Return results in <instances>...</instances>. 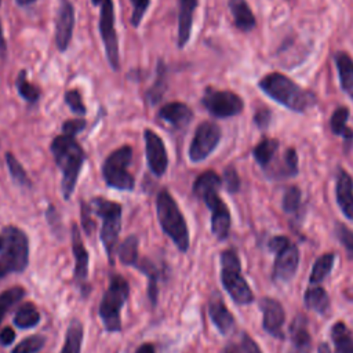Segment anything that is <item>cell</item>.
<instances>
[{
	"label": "cell",
	"instance_id": "f5cc1de1",
	"mask_svg": "<svg viewBox=\"0 0 353 353\" xmlns=\"http://www.w3.org/2000/svg\"><path fill=\"white\" fill-rule=\"evenodd\" d=\"M15 1L19 6H29V4H33L36 0H15Z\"/></svg>",
	"mask_w": 353,
	"mask_h": 353
},
{
	"label": "cell",
	"instance_id": "ee69618b",
	"mask_svg": "<svg viewBox=\"0 0 353 353\" xmlns=\"http://www.w3.org/2000/svg\"><path fill=\"white\" fill-rule=\"evenodd\" d=\"M80 208H81V225H83V230L90 236V234L92 233L94 228H95V223H94V221H92V218H91V212H92V211H91V207H90V204L81 201Z\"/></svg>",
	"mask_w": 353,
	"mask_h": 353
},
{
	"label": "cell",
	"instance_id": "ffe728a7",
	"mask_svg": "<svg viewBox=\"0 0 353 353\" xmlns=\"http://www.w3.org/2000/svg\"><path fill=\"white\" fill-rule=\"evenodd\" d=\"M197 7V0H179L178 14V47L182 48L190 39L193 12Z\"/></svg>",
	"mask_w": 353,
	"mask_h": 353
},
{
	"label": "cell",
	"instance_id": "83f0119b",
	"mask_svg": "<svg viewBox=\"0 0 353 353\" xmlns=\"http://www.w3.org/2000/svg\"><path fill=\"white\" fill-rule=\"evenodd\" d=\"M81 341H83V325L77 319H74L70 321L68 327L65 343L62 346L61 353H80Z\"/></svg>",
	"mask_w": 353,
	"mask_h": 353
},
{
	"label": "cell",
	"instance_id": "7c38bea8",
	"mask_svg": "<svg viewBox=\"0 0 353 353\" xmlns=\"http://www.w3.org/2000/svg\"><path fill=\"white\" fill-rule=\"evenodd\" d=\"M99 32L102 36V41L106 50V57L110 66L117 70L120 68L119 61V43L117 34L114 30V10L112 0L101 1V12H99Z\"/></svg>",
	"mask_w": 353,
	"mask_h": 353
},
{
	"label": "cell",
	"instance_id": "f6af8a7d",
	"mask_svg": "<svg viewBox=\"0 0 353 353\" xmlns=\"http://www.w3.org/2000/svg\"><path fill=\"white\" fill-rule=\"evenodd\" d=\"M85 127V120L83 119H73V120H68L63 123L62 130L65 135H70V137H76L80 131H83Z\"/></svg>",
	"mask_w": 353,
	"mask_h": 353
},
{
	"label": "cell",
	"instance_id": "8992f818",
	"mask_svg": "<svg viewBox=\"0 0 353 353\" xmlns=\"http://www.w3.org/2000/svg\"><path fill=\"white\" fill-rule=\"evenodd\" d=\"M90 207L91 211L102 219L101 240L108 254L109 262L113 263L119 233L121 229V205L103 197H94Z\"/></svg>",
	"mask_w": 353,
	"mask_h": 353
},
{
	"label": "cell",
	"instance_id": "44dd1931",
	"mask_svg": "<svg viewBox=\"0 0 353 353\" xmlns=\"http://www.w3.org/2000/svg\"><path fill=\"white\" fill-rule=\"evenodd\" d=\"M208 314L214 325L219 330L222 334L230 332V330L234 325V319L232 313L228 310L226 305L221 299V296H212L208 303Z\"/></svg>",
	"mask_w": 353,
	"mask_h": 353
},
{
	"label": "cell",
	"instance_id": "74e56055",
	"mask_svg": "<svg viewBox=\"0 0 353 353\" xmlns=\"http://www.w3.org/2000/svg\"><path fill=\"white\" fill-rule=\"evenodd\" d=\"M157 80L154 81L153 87L148 91V99L150 101L152 105H156L161 98H163V92L165 90V70H164V65L160 62L159 63V70H157Z\"/></svg>",
	"mask_w": 353,
	"mask_h": 353
},
{
	"label": "cell",
	"instance_id": "e575fe53",
	"mask_svg": "<svg viewBox=\"0 0 353 353\" xmlns=\"http://www.w3.org/2000/svg\"><path fill=\"white\" fill-rule=\"evenodd\" d=\"M6 163H7V167H8V171L12 176V179L23 188H30L32 183H30L29 176L26 175V172H25L23 167L21 165V163L18 161V159L11 152L6 153Z\"/></svg>",
	"mask_w": 353,
	"mask_h": 353
},
{
	"label": "cell",
	"instance_id": "836d02e7",
	"mask_svg": "<svg viewBox=\"0 0 353 353\" xmlns=\"http://www.w3.org/2000/svg\"><path fill=\"white\" fill-rule=\"evenodd\" d=\"M15 87L19 92V95L29 103H36L40 98V90L33 85L32 83L28 81L26 79V70H21L17 80H15Z\"/></svg>",
	"mask_w": 353,
	"mask_h": 353
},
{
	"label": "cell",
	"instance_id": "1f68e13d",
	"mask_svg": "<svg viewBox=\"0 0 353 353\" xmlns=\"http://www.w3.org/2000/svg\"><path fill=\"white\" fill-rule=\"evenodd\" d=\"M25 296V290L22 287H11L0 294V324L8 310L18 303Z\"/></svg>",
	"mask_w": 353,
	"mask_h": 353
},
{
	"label": "cell",
	"instance_id": "8fae6325",
	"mask_svg": "<svg viewBox=\"0 0 353 353\" xmlns=\"http://www.w3.org/2000/svg\"><path fill=\"white\" fill-rule=\"evenodd\" d=\"M203 106L214 116L219 119H226L239 114L243 110L241 98L232 91H219L214 88H207L203 95Z\"/></svg>",
	"mask_w": 353,
	"mask_h": 353
},
{
	"label": "cell",
	"instance_id": "ab89813d",
	"mask_svg": "<svg viewBox=\"0 0 353 353\" xmlns=\"http://www.w3.org/2000/svg\"><path fill=\"white\" fill-rule=\"evenodd\" d=\"M65 102L68 103V106L70 108V110L74 113V114H79V116H83L85 113V106L83 103V99H81V95L77 90H69L66 91L65 94Z\"/></svg>",
	"mask_w": 353,
	"mask_h": 353
},
{
	"label": "cell",
	"instance_id": "b9f144b4",
	"mask_svg": "<svg viewBox=\"0 0 353 353\" xmlns=\"http://www.w3.org/2000/svg\"><path fill=\"white\" fill-rule=\"evenodd\" d=\"M131 3L134 6L131 23L137 28L141 23V21H142V18H143V15H145L149 4H150V0H131Z\"/></svg>",
	"mask_w": 353,
	"mask_h": 353
},
{
	"label": "cell",
	"instance_id": "9a60e30c",
	"mask_svg": "<svg viewBox=\"0 0 353 353\" xmlns=\"http://www.w3.org/2000/svg\"><path fill=\"white\" fill-rule=\"evenodd\" d=\"M74 26V8L69 0H62L58 19H57V29H55V41L59 51H65L69 47Z\"/></svg>",
	"mask_w": 353,
	"mask_h": 353
},
{
	"label": "cell",
	"instance_id": "db71d44e",
	"mask_svg": "<svg viewBox=\"0 0 353 353\" xmlns=\"http://www.w3.org/2000/svg\"><path fill=\"white\" fill-rule=\"evenodd\" d=\"M319 353H331V352H330V347H328L325 343H323V345H320V347H319Z\"/></svg>",
	"mask_w": 353,
	"mask_h": 353
},
{
	"label": "cell",
	"instance_id": "2e32d148",
	"mask_svg": "<svg viewBox=\"0 0 353 353\" xmlns=\"http://www.w3.org/2000/svg\"><path fill=\"white\" fill-rule=\"evenodd\" d=\"M72 251L74 256L73 276L79 285L83 287L88 276V251L83 243L81 233L76 223H72Z\"/></svg>",
	"mask_w": 353,
	"mask_h": 353
},
{
	"label": "cell",
	"instance_id": "f907efd6",
	"mask_svg": "<svg viewBox=\"0 0 353 353\" xmlns=\"http://www.w3.org/2000/svg\"><path fill=\"white\" fill-rule=\"evenodd\" d=\"M222 353H243V349L240 346H237L236 343H229L223 347Z\"/></svg>",
	"mask_w": 353,
	"mask_h": 353
},
{
	"label": "cell",
	"instance_id": "4316f807",
	"mask_svg": "<svg viewBox=\"0 0 353 353\" xmlns=\"http://www.w3.org/2000/svg\"><path fill=\"white\" fill-rule=\"evenodd\" d=\"M40 321V313L37 307L32 302H26L21 305L14 316V324L21 330L33 328Z\"/></svg>",
	"mask_w": 353,
	"mask_h": 353
},
{
	"label": "cell",
	"instance_id": "d590c367",
	"mask_svg": "<svg viewBox=\"0 0 353 353\" xmlns=\"http://www.w3.org/2000/svg\"><path fill=\"white\" fill-rule=\"evenodd\" d=\"M46 345V336L44 335H32L25 339H22L11 353H37L41 350Z\"/></svg>",
	"mask_w": 353,
	"mask_h": 353
},
{
	"label": "cell",
	"instance_id": "7402d4cb",
	"mask_svg": "<svg viewBox=\"0 0 353 353\" xmlns=\"http://www.w3.org/2000/svg\"><path fill=\"white\" fill-rule=\"evenodd\" d=\"M229 8L237 29L250 32L255 28V17L245 0H229Z\"/></svg>",
	"mask_w": 353,
	"mask_h": 353
},
{
	"label": "cell",
	"instance_id": "f35d334b",
	"mask_svg": "<svg viewBox=\"0 0 353 353\" xmlns=\"http://www.w3.org/2000/svg\"><path fill=\"white\" fill-rule=\"evenodd\" d=\"M301 204V192L296 186H290L283 196V208L285 212H296Z\"/></svg>",
	"mask_w": 353,
	"mask_h": 353
},
{
	"label": "cell",
	"instance_id": "3957f363",
	"mask_svg": "<svg viewBox=\"0 0 353 353\" xmlns=\"http://www.w3.org/2000/svg\"><path fill=\"white\" fill-rule=\"evenodd\" d=\"M259 88L276 102L294 112H305L316 103L313 92L303 90L281 73H269L259 80Z\"/></svg>",
	"mask_w": 353,
	"mask_h": 353
},
{
	"label": "cell",
	"instance_id": "d4e9b609",
	"mask_svg": "<svg viewBox=\"0 0 353 353\" xmlns=\"http://www.w3.org/2000/svg\"><path fill=\"white\" fill-rule=\"evenodd\" d=\"M331 339L335 353H353V335L342 321H338L331 328Z\"/></svg>",
	"mask_w": 353,
	"mask_h": 353
},
{
	"label": "cell",
	"instance_id": "c3c4849f",
	"mask_svg": "<svg viewBox=\"0 0 353 353\" xmlns=\"http://www.w3.org/2000/svg\"><path fill=\"white\" fill-rule=\"evenodd\" d=\"M14 339H15V332H14L12 328L7 327V328H4V330L0 332V343H1L3 346L11 345V343L14 342Z\"/></svg>",
	"mask_w": 353,
	"mask_h": 353
},
{
	"label": "cell",
	"instance_id": "681fc988",
	"mask_svg": "<svg viewBox=\"0 0 353 353\" xmlns=\"http://www.w3.org/2000/svg\"><path fill=\"white\" fill-rule=\"evenodd\" d=\"M0 3H1V0H0ZM6 52H7V43H6V39H4V33H3V28H1V21H0V57L4 58Z\"/></svg>",
	"mask_w": 353,
	"mask_h": 353
},
{
	"label": "cell",
	"instance_id": "ba28073f",
	"mask_svg": "<svg viewBox=\"0 0 353 353\" xmlns=\"http://www.w3.org/2000/svg\"><path fill=\"white\" fill-rule=\"evenodd\" d=\"M221 281L236 303L247 305L254 301V294L241 276L240 259L233 250L221 254Z\"/></svg>",
	"mask_w": 353,
	"mask_h": 353
},
{
	"label": "cell",
	"instance_id": "7a4b0ae2",
	"mask_svg": "<svg viewBox=\"0 0 353 353\" xmlns=\"http://www.w3.org/2000/svg\"><path fill=\"white\" fill-rule=\"evenodd\" d=\"M51 153L57 165L62 171V194L65 200H69L74 192L76 182L80 170L84 164V150L80 143L70 135H58L51 142Z\"/></svg>",
	"mask_w": 353,
	"mask_h": 353
},
{
	"label": "cell",
	"instance_id": "9c48e42d",
	"mask_svg": "<svg viewBox=\"0 0 353 353\" xmlns=\"http://www.w3.org/2000/svg\"><path fill=\"white\" fill-rule=\"evenodd\" d=\"M132 160L131 146H121L112 152L103 161L102 175L105 182L119 190H132L135 179L128 171V165Z\"/></svg>",
	"mask_w": 353,
	"mask_h": 353
},
{
	"label": "cell",
	"instance_id": "8d00e7d4",
	"mask_svg": "<svg viewBox=\"0 0 353 353\" xmlns=\"http://www.w3.org/2000/svg\"><path fill=\"white\" fill-rule=\"evenodd\" d=\"M298 172V156L292 148L287 149L283 157V165L277 174V178L294 176Z\"/></svg>",
	"mask_w": 353,
	"mask_h": 353
},
{
	"label": "cell",
	"instance_id": "7bdbcfd3",
	"mask_svg": "<svg viewBox=\"0 0 353 353\" xmlns=\"http://www.w3.org/2000/svg\"><path fill=\"white\" fill-rule=\"evenodd\" d=\"M223 182H225V188L228 192L234 193L239 190L240 188V179L237 175V171L233 167H228L223 172Z\"/></svg>",
	"mask_w": 353,
	"mask_h": 353
},
{
	"label": "cell",
	"instance_id": "5bb4252c",
	"mask_svg": "<svg viewBox=\"0 0 353 353\" xmlns=\"http://www.w3.org/2000/svg\"><path fill=\"white\" fill-rule=\"evenodd\" d=\"M145 137V149H146V160L150 171L156 176L164 175L168 165V156L165 150V145L160 135H157L152 130L143 131Z\"/></svg>",
	"mask_w": 353,
	"mask_h": 353
},
{
	"label": "cell",
	"instance_id": "816d5d0a",
	"mask_svg": "<svg viewBox=\"0 0 353 353\" xmlns=\"http://www.w3.org/2000/svg\"><path fill=\"white\" fill-rule=\"evenodd\" d=\"M135 353H156V349L152 343H143L137 349Z\"/></svg>",
	"mask_w": 353,
	"mask_h": 353
},
{
	"label": "cell",
	"instance_id": "52a82bcc",
	"mask_svg": "<svg viewBox=\"0 0 353 353\" xmlns=\"http://www.w3.org/2000/svg\"><path fill=\"white\" fill-rule=\"evenodd\" d=\"M0 252V268L6 274L23 272L29 262V243L25 232L17 226H6Z\"/></svg>",
	"mask_w": 353,
	"mask_h": 353
},
{
	"label": "cell",
	"instance_id": "4dcf8cb0",
	"mask_svg": "<svg viewBox=\"0 0 353 353\" xmlns=\"http://www.w3.org/2000/svg\"><path fill=\"white\" fill-rule=\"evenodd\" d=\"M119 259L125 266H137L138 263V239L137 236H128L117 250Z\"/></svg>",
	"mask_w": 353,
	"mask_h": 353
},
{
	"label": "cell",
	"instance_id": "d6a6232c",
	"mask_svg": "<svg viewBox=\"0 0 353 353\" xmlns=\"http://www.w3.org/2000/svg\"><path fill=\"white\" fill-rule=\"evenodd\" d=\"M332 265H334V254L332 252H327V254L321 255L320 258H317V261L313 265L312 273H310V283L317 284V283L323 281L325 279V276L331 272Z\"/></svg>",
	"mask_w": 353,
	"mask_h": 353
},
{
	"label": "cell",
	"instance_id": "cb8c5ba5",
	"mask_svg": "<svg viewBox=\"0 0 353 353\" xmlns=\"http://www.w3.org/2000/svg\"><path fill=\"white\" fill-rule=\"evenodd\" d=\"M290 334H291V341L294 343V347L299 353H307L310 350L312 338L307 331L306 319L302 314L296 316L295 320L292 321V324L290 327Z\"/></svg>",
	"mask_w": 353,
	"mask_h": 353
},
{
	"label": "cell",
	"instance_id": "ac0fdd59",
	"mask_svg": "<svg viewBox=\"0 0 353 353\" xmlns=\"http://www.w3.org/2000/svg\"><path fill=\"white\" fill-rule=\"evenodd\" d=\"M193 117L192 109L182 102H171L160 108L159 119L170 124L171 127L181 130L185 128Z\"/></svg>",
	"mask_w": 353,
	"mask_h": 353
},
{
	"label": "cell",
	"instance_id": "4fadbf2b",
	"mask_svg": "<svg viewBox=\"0 0 353 353\" xmlns=\"http://www.w3.org/2000/svg\"><path fill=\"white\" fill-rule=\"evenodd\" d=\"M219 139H221V128L215 123L212 121L201 123L196 128L194 137L189 148L190 160L197 163L207 159L219 143Z\"/></svg>",
	"mask_w": 353,
	"mask_h": 353
},
{
	"label": "cell",
	"instance_id": "484cf974",
	"mask_svg": "<svg viewBox=\"0 0 353 353\" xmlns=\"http://www.w3.org/2000/svg\"><path fill=\"white\" fill-rule=\"evenodd\" d=\"M347 117H349V109L342 106V108H338L334 110L331 120H330V128H331L332 134L341 135L345 139L346 145L353 142V130H350L346 125Z\"/></svg>",
	"mask_w": 353,
	"mask_h": 353
},
{
	"label": "cell",
	"instance_id": "277c9868",
	"mask_svg": "<svg viewBox=\"0 0 353 353\" xmlns=\"http://www.w3.org/2000/svg\"><path fill=\"white\" fill-rule=\"evenodd\" d=\"M156 210L163 232L172 240L181 252H186L189 248V229L176 201L167 189H161L157 193Z\"/></svg>",
	"mask_w": 353,
	"mask_h": 353
},
{
	"label": "cell",
	"instance_id": "6da1fadb",
	"mask_svg": "<svg viewBox=\"0 0 353 353\" xmlns=\"http://www.w3.org/2000/svg\"><path fill=\"white\" fill-rule=\"evenodd\" d=\"M222 181L214 171H205L197 176L193 185V193L201 199L211 211V230L218 240H225L230 229V212L218 196Z\"/></svg>",
	"mask_w": 353,
	"mask_h": 353
},
{
	"label": "cell",
	"instance_id": "f1b7e54d",
	"mask_svg": "<svg viewBox=\"0 0 353 353\" xmlns=\"http://www.w3.org/2000/svg\"><path fill=\"white\" fill-rule=\"evenodd\" d=\"M305 305L317 313H324L330 306V299L324 288L310 287L305 292Z\"/></svg>",
	"mask_w": 353,
	"mask_h": 353
},
{
	"label": "cell",
	"instance_id": "f546056e",
	"mask_svg": "<svg viewBox=\"0 0 353 353\" xmlns=\"http://www.w3.org/2000/svg\"><path fill=\"white\" fill-rule=\"evenodd\" d=\"M279 148V142L276 139L272 138H265L262 139L252 150V154L255 157V160L258 161L259 165H262L263 168L269 165V163L273 160L276 152Z\"/></svg>",
	"mask_w": 353,
	"mask_h": 353
},
{
	"label": "cell",
	"instance_id": "d6986e66",
	"mask_svg": "<svg viewBox=\"0 0 353 353\" xmlns=\"http://www.w3.org/2000/svg\"><path fill=\"white\" fill-rule=\"evenodd\" d=\"M335 192L339 208L349 219H353V179L343 168L338 170Z\"/></svg>",
	"mask_w": 353,
	"mask_h": 353
},
{
	"label": "cell",
	"instance_id": "e0dca14e",
	"mask_svg": "<svg viewBox=\"0 0 353 353\" xmlns=\"http://www.w3.org/2000/svg\"><path fill=\"white\" fill-rule=\"evenodd\" d=\"M259 305H261V309L263 313V323H262L263 328L269 334L281 338L283 336L281 327H283L284 319H285L283 306L280 305V302H277L272 298H263Z\"/></svg>",
	"mask_w": 353,
	"mask_h": 353
},
{
	"label": "cell",
	"instance_id": "11a10c76",
	"mask_svg": "<svg viewBox=\"0 0 353 353\" xmlns=\"http://www.w3.org/2000/svg\"><path fill=\"white\" fill-rule=\"evenodd\" d=\"M1 247H3V236H0V251H1Z\"/></svg>",
	"mask_w": 353,
	"mask_h": 353
},
{
	"label": "cell",
	"instance_id": "bcb514c9",
	"mask_svg": "<svg viewBox=\"0 0 353 353\" xmlns=\"http://www.w3.org/2000/svg\"><path fill=\"white\" fill-rule=\"evenodd\" d=\"M269 120H270V112L269 109L266 108H261L255 112V116H254V123L259 127V128H263L269 124Z\"/></svg>",
	"mask_w": 353,
	"mask_h": 353
},
{
	"label": "cell",
	"instance_id": "60d3db41",
	"mask_svg": "<svg viewBox=\"0 0 353 353\" xmlns=\"http://www.w3.org/2000/svg\"><path fill=\"white\" fill-rule=\"evenodd\" d=\"M335 234L341 244H343V247L346 248L349 256H353V232L345 225L338 223L335 228Z\"/></svg>",
	"mask_w": 353,
	"mask_h": 353
},
{
	"label": "cell",
	"instance_id": "5b68a950",
	"mask_svg": "<svg viewBox=\"0 0 353 353\" xmlns=\"http://www.w3.org/2000/svg\"><path fill=\"white\" fill-rule=\"evenodd\" d=\"M130 295L128 281L120 276H112L106 291L99 303V317L103 327L109 332L121 331V309Z\"/></svg>",
	"mask_w": 353,
	"mask_h": 353
},
{
	"label": "cell",
	"instance_id": "30bf717a",
	"mask_svg": "<svg viewBox=\"0 0 353 353\" xmlns=\"http://www.w3.org/2000/svg\"><path fill=\"white\" fill-rule=\"evenodd\" d=\"M269 248L277 255L273 268V279L280 283L290 281L298 269V248L284 236L273 237L269 241Z\"/></svg>",
	"mask_w": 353,
	"mask_h": 353
},
{
	"label": "cell",
	"instance_id": "603a6c76",
	"mask_svg": "<svg viewBox=\"0 0 353 353\" xmlns=\"http://www.w3.org/2000/svg\"><path fill=\"white\" fill-rule=\"evenodd\" d=\"M334 59L338 69L341 87L349 97L353 98V59L342 51L336 52Z\"/></svg>",
	"mask_w": 353,
	"mask_h": 353
},
{
	"label": "cell",
	"instance_id": "7dc6e473",
	"mask_svg": "<svg viewBox=\"0 0 353 353\" xmlns=\"http://www.w3.org/2000/svg\"><path fill=\"white\" fill-rule=\"evenodd\" d=\"M241 346L245 353H262L261 349L258 347V345L255 343V341L252 338H250V335H247V334H243V336H241Z\"/></svg>",
	"mask_w": 353,
	"mask_h": 353
}]
</instances>
